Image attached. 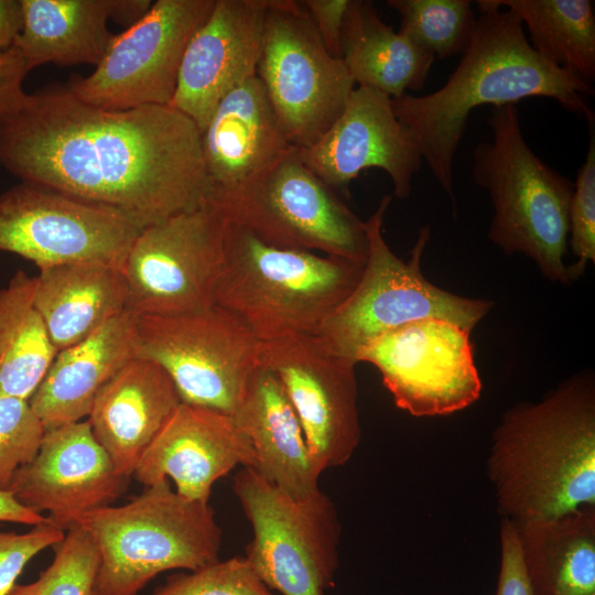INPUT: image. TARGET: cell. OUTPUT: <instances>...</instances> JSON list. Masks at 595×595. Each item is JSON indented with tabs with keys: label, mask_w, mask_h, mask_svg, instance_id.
Returning <instances> with one entry per match:
<instances>
[{
	"label": "cell",
	"mask_w": 595,
	"mask_h": 595,
	"mask_svg": "<svg viewBox=\"0 0 595 595\" xmlns=\"http://www.w3.org/2000/svg\"><path fill=\"white\" fill-rule=\"evenodd\" d=\"M0 164L24 183L119 212L143 228L208 195L193 120L171 106L94 107L67 87L28 94L0 119Z\"/></svg>",
	"instance_id": "6da1fadb"
},
{
	"label": "cell",
	"mask_w": 595,
	"mask_h": 595,
	"mask_svg": "<svg viewBox=\"0 0 595 595\" xmlns=\"http://www.w3.org/2000/svg\"><path fill=\"white\" fill-rule=\"evenodd\" d=\"M476 4L480 15L473 37L446 83L423 96L405 93L392 98L396 116L413 134L422 160L454 208V156L475 108L544 97L585 118L594 112L585 100L594 94L593 86L536 53L515 12L493 0Z\"/></svg>",
	"instance_id": "7a4b0ae2"
},
{
	"label": "cell",
	"mask_w": 595,
	"mask_h": 595,
	"mask_svg": "<svg viewBox=\"0 0 595 595\" xmlns=\"http://www.w3.org/2000/svg\"><path fill=\"white\" fill-rule=\"evenodd\" d=\"M486 465L501 519L522 523L595 506L593 371L506 410Z\"/></svg>",
	"instance_id": "3957f363"
},
{
	"label": "cell",
	"mask_w": 595,
	"mask_h": 595,
	"mask_svg": "<svg viewBox=\"0 0 595 595\" xmlns=\"http://www.w3.org/2000/svg\"><path fill=\"white\" fill-rule=\"evenodd\" d=\"M226 220L214 304L260 342L314 334L358 282L364 263L275 247Z\"/></svg>",
	"instance_id": "277c9868"
},
{
	"label": "cell",
	"mask_w": 595,
	"mask_h": 595,
	"mask_svg": "<svg viewBox=\"0 0 595 595\" xmlns=\"http://www.w3.org/2000/svg\"><path fill=\"white\" fill-rule=\"evenodd\" d=\"M487 125L491 140L475 147L472 175L491 202L488 238L506 255L530 258L545 279L571 283L564 257L574 183L528 145L516 105L491 107Z\"/></svg>",
	"instance_id": "5b68a950"
},
{
	"label": "cell",
	"mask_w": 595,
	"mask_h": 595,
	"mask_svg": "<svg viewBox=\"0 0 595 595\" xmlns=\"http://www.w3.org/2000/svg\"><path fill=\"white\" fill-rule=\"evenodd\" d=\"M73 524L99 551L90 595H139L162 572L219 560L221 530L214 509L178 495L169 479L144 487L125 505L83 513Z\"/></svg>",
	"instance_id": "8992f818"
},
{
	"label": "cell",
	"mask_w": 595,
	"mask_h": 595,
	"mask_svg": "<svg viewBox=\"0 0 595 595\" xmlns=\"http://www.w3.org/2000/svg\"><path fill=\"white\" fill-rule=\"evenodd\" d=\"M391 199L385 195L365 220L367 256L358 282L314 333L331 350L356 364L367 344L390 331L441 318L472 332L494 305L446 291L424 277L421 261L431 235L429 226L420 229L407 261L394 255L382 232Z\"/></svg>",
	"instance_id": "52a82bcc"
},
{
	"label": "cell",
	"mask_w": 595,
	"mask_h": 595,
	"mask_svg": "<svg viewBox=\"0 0 595 595\" xmlns=\"http://www.w3.org/2000/svg\"><path fill=\"white\" fill-rule=\"evenodd\" d=\"M208 203L262 241L364 263L365 221L291 147L269 166Z\"/></svg>",
	"instance_id": "ba28073f"
},
{
	"label": "cell",
	"mask_w": 595,
	"mask_h": 595,
	"mask_svg": "<svg viewBox=\"0 0 595 595\" xmlns=\"http://www.w3.org/2000/svg\"><path fill=\"white\" fill-rule=\"evenodd\" d=\"M234 493L252 529L245 558L278 595H325L339 565L342 526L331 498L318 490L296 499L242 467Z\"/></svg>",
	"instance_id": "9c48e42d"
},
{
	"label": "cell",
	"mask_w": 595,
	"mask_h": 595,
	"mask_svg": "<svg viewBox=\"0 0 595 595\" xmlns=\"http://www.w3.org/2000/svg\"><path fill=\"white\" fill-rule=\"evenodd\" d=\"M260 343L215 304L175 315H134L136 357L161 366L183 403L229 415L260 365Z\"/></svg>",
	"instance_id": "30bf717a"
},
{
	"label": "cell",
	"mask_w": 595,
	"mask_h": 595,
	"mask_svg": "<svg viewBox=\"0 0 595 595\" xmlns=\"http://www.w3.org/2000/svg\"><path fill=\"white\" fill-rule=\"evenodd\" d=\"M257 77L298 149L309 148L328 130L356 87L295 0H269Z\"/></svg>",
	"instance_id": "8fae6325"
},
{
	"label": "cell",
	"mask_w": 595,
	"mask_h": 595,
	"mask_svg": "<svg viewBox=\"0 0 595 595\" xmlns=\"http://www.w3.org/2000/svg\"><path fill=\"white\" fill-rule=\"evenodd\" d=\"M226 217L213 204L144 227L120 272L133 315H175L214 305L224 258Z\"/></svg>",
	"instance_id": "7c38bea8"
},
{
	"label": "cell",
	"mask_w": 595,
	"mask_h": 595,
	"mask_svg": "<svg viewBox=\"0 0 595 595\" xmlns=\"http://www.w3.org/2000/svg\"><path fill=\"white\" fill-rule=\"evenodd\" d=\"M215 0H158L113 35L91 74L68 85L79 100L102 109L170 106L188 41Z\"/></svg>",
	"instance_id": "4fadbf2b"
},
{
	"label": "cell",
	"mask_w": 595,
	"mask_h": 595,
	"mask_svg": "<svg viewBox=\"0 0 595 595\" xmlns=\"http://www.w3.org/2000/svg\"><path fill=\"white\" fill-rule=\"evenodd\" d=\"M142 229L119 212L30 183L0 195V251L40 270L77 262L120 268Z\"/></svg>",
	"instance_id": "5bb4252c"
},
{
	"label": "cell",
	"mask_w": 595,
	"mask_h": 595,
	"mask_svg": "<svg viewBox=\"0 0 595 595\" xmlns=\"http://www.w3.org/2000/svg\"><path fill=\"white\" fill-rule=\"evenodd\" d=\"M470 331L424 318L390 331L357 355L372 365L394 404L413 416L447 415L476 402L482 380Z\"/></svg>",
	"instance_id": "9a60e30c"
},
{
	"label": "cell",
	"mask_w": 595,
	"mask_h": 595,
	"mask_svg": "<svg viewBox=\"0 0 595 595\" xmlns=\"http://www.w3.org/2000/svg\"><path fill=\"white\" fill-rule=\"evenodd\" d=\"M259 363L280 380L321 469L346 464L361 439L356 363L315 334L261 342Z\"/></svg>",
	"instance_id": "2e32d148"
},
{
	"label": "cell",
	"mask_w": 595,
	"mask_h": 595,
	"mask_svg": "<svg viewBox=\"0 0 595 595\" xmlns=\"http://www.w3.org/2000/svg\"><path fill=\"white\" fill-rule=\"evenodd\" d=\"M300 153L317 176L347 195L364 170L380 169L399 199L409 196L412 177L423 163L413 134L393 111L392 98L365 86L354 88L335 122Z\"/></svg>",
	"instance_id": "e0dca14e"
},
{
	"label": "cell",
	"mask_w": 595,
	"mask_h": 595,
	"mask_svg": "<svg viewBox=\"0 0 595 595\" xmlns=\"http://www.w3.org/2000/svg\"><path fill=\"white\" fill-rule=\"evenodd\" d=\"M87 420L45 431L34 459L15 474L9 493L26 509L68 529L86 512L111 506L129 487Z\"/></svg>",
	"instance_id": "ac0fdd59"
},
{
	"label": "cell",
	"mask_w": 595,
	"mask_h": 595,
	"mask_svg": "<svg viewBox=\"0 0 595 595\" xmlns=\"http://www.w3.org/2000/svg\"><path fill=\"white\" fill-rule=\"evenodd\" d=\"M269 0H215L184 51L171 107L202 133L220 100L257 76Z\"/></svg>",
	"instance_id": "d6986e66"
},
{
	"label": "cell",
	"mask_w": 595,
	"mask_h": 595,
	"mask_svg": "<svg viewBox=\"0 0 595 595\" xmlns=\"http://www.w3.org/2000/svg\"><path fill=\"white\" fill-rule=\"evenodd\" d=\"M237 466L255 468L256 455L232 416L181 402L131 477L144 487L171 478L178 495L209 502L213 485Z\"/></svg>",
	"instance_id": "ffe728a7"
},
{
	"label": "cell",
	"mask_w": 595,
	"mask_h": 595,
	"mask_svg": "<svg viewBox=\"0 0 595 595\" xmlns=\"http://www.w3.org/2000/svg\"><path fill=\"white\" fill-rule=\"evenodd\" d=\"M201 143L207 198L236 188L293 147L257 76L220 100L201 133Z\"/></svg>",
	"instance_id": "44dd1931"
},
{
	"label": "cell",
	"mask_w": 595,
	"mask_h": 595,
	"mask_svg": "<svg viewBox=\"0 0 595 595\" xmlns=\"http://www.w3.org/2000/svg\"><path fill=\"white\" fill-rule=\"evenodd\" d=\"M156 363L134 357L98 392L87 418L93 434L126 477L181 403Z\"/></svg>",
	"instance_id": "7402d4cb"
},
{
	"label": "cell",
	"mask_w": 595,
	"mask_h": 595,
	"mask_svg": "<svg viewBox=\"0 0 595 595\" xmlns=\"http://www.w3.org/2000/svg\"><path fill=\"white\" fill-rule=\"evenodd\" d=\"M231 416L250 441L253 469L263 478L296 499L321 490L323 470L280 380L269 368L255 369Z\"/></svg>",
	"instance_id": "603a6c76"
},
{
	"label": "cell",
	"mask_w": 595,
	"mask_h": 595,
	"mask_svg": "<svg viewBox=\"0 0 595 595\" xmlns=\"http://www.w3.org/2000/svg\"><path fill=\"white\" fill-rule=\"evenodd\" d=\"M23 24L13 46L28 68L54 63L93 64L104 57L116 20L127 28L151 7L149 0H21Z\"/></svg>",
	"instance_id": "cb8c5ba5"
},
{
	"label": "cell",
	"mask_w": 595,
	"mask_h": 595,
	"mask_svg": "<svg viewBox=\"0 0 595 595\" xmlns=\"http://www.w3.org/2000/svg\"><path fill=\"white\" fill-rule=\"evenodd\" d=\"M134 315L126 311L58 350L29 403L45 431L88 418L101 388L131 359Z\"/></svg>",
	"instance_id": "d4e9b609"
},
{
	"label": "cell",
	"mask_w": 595,
	"mask_h": 595,
	"mask_svg": "<svg viewBox=\"0 0 595 595\" xmlns=\"http://www.w3.org/2000/svg\"><path fill=\"white\" fill-rule=\"evenodd\" d=\"M34 279V304L57 351L128 311L127 288L117 266L66 263L42 269Z\"/></svg>",
	"instance_id": "484cf974"
},
{
	"label": "cell",
	"mask_w": 595,
	"mask_h": 595,
	"mask_svg": "<svg viewBox=\"0 0 595 595\" xmlns=\"http://www.w3.org/2000/svg\"><path fill=\"white\" fill-rule=\"evenodd\" d=\"M513 524L534 595H595V506Z\"/></svg>",
	"instance_id": "4316f807"
},
{
	"label": "cell",
	"mask_w": 595,
	"mask_h": 595,
	"mask_svg": "<svg viewBox=\"0 0 595 595\" xmlns=\"http://www.w3.org/2000/svg\"><path fill=\"white\" fill-rule=\"evenodd\" d=\"M342 61L358 86L391 98L421 90L435 56L385 23L371 1L351 0L342 33Z\"/></svg>",
	"instance_id": "83f0119b"
},
{
	"label": "cell",
	"mask_w": 595,
	"mask_h": 595,
	"mask_svg": "<svg viewBox=\"0 0 595 595\" xmlns=\"http://www.w3.org/2000/svg\"><path fill=\"white\" fill-rule=\"evenodd\" d=\"M34 283L18 271L0 289V397L29 401L57 354L34 304Z\"/></svg>",
	"instance_id": "f1b7e54d"
},
{
	"label": "cell",
	"mask_w": 595,
	"mask_h": 595,
	"mask_svg": "<svg viewBox=\"0 0 595 595\" xmlns=\"http://www.w3.org/2000/svg\"><path fill=\"white\" fill-rule=\"evenodd\" d=\"M517 14L542 58L580 80H595V12L591 0H493Z\"/></svg>",
	"instance_id": "f546056e"
},
{
	"label": "cell",
	"mask_w": 595,
	"mask_h": 595,
	"mask_svg": "<svg viewBox=\"0 0 595 595\" xmlns=\"http://www.w3.org/2000/svg\"><path fill=\"white\" fill-rule=\"evenodd\" d=\"M401 19L399 31L439 58L463 54L476 26L468 0H388Z\"/></svg>",
	"instance_id": "4dcf8cb0"
},
{
	"label": "cell",
	"mask_w": 595,
	"mask_h": 595,
	"mask_svg": "<svg viewBox=\"0 0 595 595\" xmlns=\"http://www.w3.org/2000/svg\"><path fill=\"white\" fill-rule=\"evenodd\" d=\"M52 563L28 584L15 583L9 595H90L99 566V551L78 524L65 530L53 547Z\"/></svg>",
	"instance_id": "1f68e13d"
},
{
	"label": "cell",
	"mask_w": 595,
	"mask_h": 595,
	"mask_svg": "<svg viewBox=\"0 0 595 595\" xmlns=\"http://www.w3.org/2000/svg\"><path fill=\"white\" fill-rule=\"evenodd\" d=\"M150 595H278L245 556L217 560L196 570L169 575Z\"/></svg>",
	"instance_id": "d6a6232c"
},
{
	"label": "cell",
	"mask_w": 595,
	"mask_h": 595,
	"mask_svg": "<svg viewBox=\"0 0 595 595\" xmlns=\"http://www.w3.org/2000/svg\"><path fill=\"white\" fill-rule=\"evenodd\" d=\"M45 429L28 400L0 397V491L36 456Z\"/></svg>",
	"instance_id": "836d02e7"
},
{
	"label": "cell",
	"mask_w": 595,
	"mask_h": 595,
	"mask_svg": "<svg viewBox=\"0 0 595 595\" xmlns=\"http://www.w3.org/2000/svg\"><path fill=\"white\" fill-rule=\"evenodd\" d=\"M588 148L574 183L569 209V241L574 264H569L573 281L581 278L588 262H595V115L586 117Z\"/></svg>",
	"instance_id": "e575fe53"
},
{
	"label": "cell",
	"mask_w": 595,
	"mask_h": 595,
	"mask_svg": "<svg viewBox=\"0 0 595 595\" xmlns=\"http://www.w3.org/2000/svg\"><path fill=\"white\" fill-rule=\"evenodd\" d=\"M64 536L65 531L48 519L23 533L0 531V595H9L29 561Z\"/></svg>",
	"instance_id": "d590c367"
},
{
	"label": "cell",
	"mask_w": 595,
	"mask_h": 595,
	"mask_svg": "<svg viewBox=\"0 0 595 595\" xmlns=\"http://www.w3.org/2000/svg\"><path fill=\"white\" fill-rule=\"evenodd\" d=\"M500 567L495 595H534L528 580L515 524L500 521Z\"/></svg>",
	"instance_id": "8d00e7d4"
},
{
	"label": "cell",
	"mask_w": 595,
	"mask_h": 595,
	"mask_svg": "<svg viewBox=\"0 0 595 595\" xmlns=\"http://www.w3.org/2000/svg\"><path fill=\"white\" fill-rule=\"evenodd\" d=\"M301 3L326 50L340 58L342 33L351 0H303Z\"/></svg>",
	"instance_id": "74e56055"
},
{
	"label": "cell",
	"mask_w": 595,
	"mask_h": 595,
	"mask_svg": "<svg viewBox=\"0 0 595 595\" xmlns=\"http://www.w3.org/2000/svg\"><path fill=\"white\" fill-rule=\"evenodd\" d=\"M30 72L15 46L0 50V119L14 112L25 100L23 80Z\"/></svg>",
	"instance_id": "f35d334b"
},
{
	"label": "cell",
	"mask_w": 595,
	"mask_h": 595,
	"mask_svg": "<svg viewBox=\"0 0 595 595\" xmlns=\"http://www.w3.org/2000/svg\"><path fill=\"white\" fill-rule=\"evenodd\" d=\"M22 24V1L0 0V50L13 46Z\"/></svg>",
	"instance_id": "ab89813d"
},
{
	"label": "cell",
	"mask_w": 595,
	"mask_h": 595,
	"mask_svg": "<svg viewBox=\"0 0 595 595\" xmlns=\"http://www.w3.org/2000/svg\"><path fill=\"white\" fill-rule=\"evenodd\" d=\"M45 521L46 516L26 509L9 491H0V523L13 522L33 527Z\"/></svg>",
	"instance_id": "60d3db41"
}]
</instances>
